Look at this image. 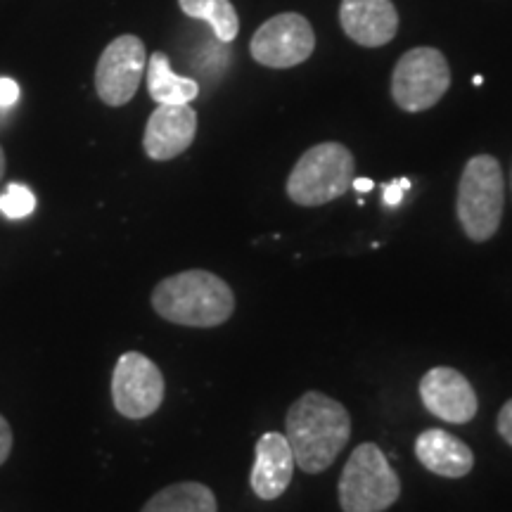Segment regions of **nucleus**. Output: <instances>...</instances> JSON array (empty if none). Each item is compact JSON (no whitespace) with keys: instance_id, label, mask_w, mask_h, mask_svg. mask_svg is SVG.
<instances>
[{"instance_id":"aec40b11","label":"nucleus","mask_w":512,"mask_h":512,"mask_svg":"<svg viewBox=\"0 0 512 512\" xmlns=\"http://www.w3.org/2000/svg\"><path fill=\"white\" fill-rule=\"evenodd\" d=\"M496 427H498V434H501L505 444L512 446V399L503 403L501 413H498Z\"/></svg>"},{"instance_id":"412c9836","label":"nucleus","mask_w":512,"mask_h":512,"mask_svg":"<svg viewBox=\"0 0 512 512\" xmlns=\"http://www.w3.org/2000/svg\"><path fill=\"white\" fill-rule=\"evenodd\" d=\"M12 444H15V437H12L10 422L0 415V465H5V460L10 458Z\"/></svg>"},{"instance_id":"9d476101","label":"nucleus","mask_w":512,"mask_h":512,"mask_svg":"<svg viewBox=\"0 0 512 512\" xmlns=\"http://www.w3.org/2000/svg\"><path fill=\"white\" fill-rule=\"evenodd\" d=\"M420 399L434 418L467 425L475 420L479 401L470 380L456 368L437 366L427 370L420 380Z\"/></svg>"},{"instance_id":"f3484780","label":"nucleus","mask_w":512,"mask_h":512,"mask_svg":"<svg viewBox=\"0 0 512 512\" xmlns=\"http://www.w3.org/2000/svg\"><path fill=\"white\" fill-rule=\"evenodd\" d=\"M178 5L190 19L207 22L221 43H230L238 38L240 19L230 0H178Z\"/></svg>"},{"instance_id":"4be33fe9","label":"nucleus","mask_w":512,"mask_h":512,"mask_svg":"<svg viewBox=\"0 0 512 512\" xmlns=\"http://www.w3.org/2000/svg\"><path fill=\"white\" fill-rule=\"evenodd\" d=\"M19 100V83L0 76V107H12Z\"/></svg>"},{"instance_id":"dca6fc26","label":"nucleus","mask_w":512,"mask_h":512,"mask_svg":"<svg viewBox=\"0 0 512 512\" xmlns=\"http://www.w3.org/2000/svg\"><path fill=\"white\" fill-rule=\"evenodd\" d=\"M140 512H219V503L207 484L176 482L157 491Z\"/></svg>"},{"instance_id":"a211bd4d","label":"nucleus","mask_w":512,"mask_h":512,"mask_svg":"<svg viewBox=\"0 0 512 512\" xmlns=\"http://www.w3.org/2000/svg\"><path fill=\"white\" fill-rule=\"evenodd\" d=\"M36 209V197L27 185L10 183L0 195V211H3L8 219H24L31 211Z\"/></svg>"},{"instance_id":"20e7f679","label":"nucleus","mask_w":512,"mask_h":512,"mask_svg":"<svg viewBox=\"0 0 512 512\" xmlns=\"http://www.w3.org/2000/svg\"><path fill=\"white\" fill-rule=\"evenodd\" d=\"M356 176V159L342 143H320L306 150L287 178V195L299 207H323L347 195Z\"/></svg>"},{"instance_id":"6ab92c4d","label":"nucleus","mask_w":512,"mask_h":512,"mask_svg":"<svg viewBox=\"0 0 512 512\" xmlns=\"http://www.w3.org/2000/svg\"><path fill=\"white\" fill-rule=\"evenodd\" d=\"M408 188H411V181H408V178H396V181L384 185L382 202L387 204V207L396 209L403 202V195H406Z\"/></svg>"},{"instance_id":"f257e3e1","label":"nucleus","mask_w":512,"mask_h":512,"mask_svg":"<svg viewBox=\"0 0 512 512\" xmlns=\"http://www.w3.org/2000/svg\"><path fill=\"white\" fill-rule=\"evenodd\" d=\"M287 441L306 475H318L335 463L351 437V418L328 394L306 392L287 411Z\"/></svg>"},{"instance_id":"39448f33","label":"nucleus","mask_w":512,"mask_h":512,"mask_svg":"<svg viewBox=\"0 0 512 512\" xmlns=\"http://www.w3.org/2000/svg\"><path fill=\"white\" fill-rule=\"evenodd\" d=\"M342 512H384L399 501L401 479L377 444L354 448L339 477Z\"/></svg>"},{"instance_id":"5701e85b","label":"nucleus","mask_w":512,"mask_h":512,"mask_svg":"<svg viewBox=\"0 0 512 512\" xmlns=\"http://www.w3.org/2000/svg\"><path fill=\"white\" fill-rule=\"evenodd\" d=\"M351 188L354 190H358V192H368V190H373V181H363V178H354V183H351Z\"/></svg>"},{"instance_id":"423d86ee","label":"nucleus","mask_w":512,"mask_h":512,"mask_svg":"<svg viewBox=\"0 0 512 512\" xmlns=\"http://www.w3.org/2000/svg\"><path fill=\"white\" fill-rule=\"evenodd\" d=\"M451 88V67L437 48H413L396 62L392 98L403 112L432 110Z\"/></svg>"},{"instance_id":"4468645a","label":"nucleus","mask_w":512,"mask_h":512,"mask_svg":"<svg viewBox=\"0 0 512 512\" xmlns=\"http://www.w3.org/2000/svg\"><path fill=\"white\" fill-rule=\"evenodd\" d=\"M415 458L432 475L444 479H460L475 467L472 448L444 430H427L415 439Z\"/></svg>"},{"instance_id":"1a4fd4ad","label":"nucleus","mask_w":512,"mask_h":512,"mask_svg":"<svg viewBox=\"0 0 512 512\" xmlns=\"http://www.w3.org/2000/svg\"><path fill=\"white\" fill-rule=\"evenodd\" d=\"M145 69V43L133 34L114 38L95 67V93L107 107H124L138 93Z\"/></svg>"},{"instance_id":"7ed1b4c3","label":"nucleus","mask_w":512,"mask_h":512,"mask_svg":"<svg viewBox=\"0 0 512 512\" xmlns=\"http://www.w3.org/2000/svg\"><path fill=\"white\" fill-rule=\"evenodd\" d=\"M505 209L503 169L496 157L475 155L465 164L458 183L456 214L472 242H486L498 233Z\"/></svg>"},{"instance_id":"ddd939ff","label":"nucleus","mask_w":512,"mask_h":512,"mask_svg":"<svg viewBox=\"0 0 512 512\" xmlns=\"http://www.w3.org/2000/svg\"><path fill=\"white\" fill-rule=\"evenodd\" d=\"M254 467L249 475V484L256 498L275 501L287 491L294 475V453L285 434L266 432L256 441Z\"/></svg>"},{"instance_id":"2eb2a0df","label":"nucleus","mask_w":512,"mask_h":512,"mask_svg":"<svg viewBox=\"0 0 512 512\" xmlns=\"http://www.w3.org/2000/svg\"><path fill=\"white\" fill-rule=\"evenodd\" d=\"M147 91L157 105H190L200 95V86L195 79L178 76L171 69L169 57L162 50L147 57Z\"/></svg>"},{"instance_id":"6e6552de","label":"nucleus","mask_w":512,"mask_h":512,"mask_svg":"<svg viewBox=\"0 0 512 512\" xmlns=\"http://www.w3.org/2000/svg\"><path fill=\"white\" fill-rule=\"evenodd\" d=\"M316 50V34L311 22L297 12H283L266 19L254 31L249 53L261 67L290 69L309 60Z\"/></svg>"},{"instance_id":"0eeeda50","label":"nucleus","mask_w":512,"mask_h":512,"mask_svg":"<svg viewBox=\"0 0 512 512\" xmlns=\"http://www.w3.org/2000/svg\"><path fill=\"white\" fill-rule=\"evenodd\" d=\"M166 384L162 370L140 351L119 356L112 373V403L128 420H145L164 403Z\"/></svg>"},{"instance_id":"f8f14e48","label":"nucleus","mask_w":512,"mask_h":512,"mask_svg":"<svg viewBox=\"0 0 512 512\" xmlns=\"http://www.w3.org/2000/svg\"><path fill=\"white\" fill-rule=\"evenodd\" d=\"M339 24L358 46L380 48L399 31V12L392 0H342Z\"/></svg>"},{"instance_id":"393cba45","label":"nucleus","mask_w":512,"mask_h":512,"mask_svg":"<svg viewBox=\"0 0 512 512\" xmlns=\"http://www.w3.org/2000/svg\"><path fill=\"white\" fill-rule=\"evenodd\" d=\"M510 188H512V176H510Z\"/></svg>"},{"instance_id":"b1692460","label":"nucleus","mask_w":512,"mask_h":512,"mask_svg":"<svg viewBox=\"0 0 512 512\" xmlns=\"http://www.w3.org/2000/svg\"><path fill=\"white\" fill-rule=\"evenodd\" d=\"M5 176V152H3V147H0V178Z\"/></svg>"},{"instance_id":"f03ea898","label":"nucleus","mask_w":512,"mask_h":512,"mask_svg":"<svg viewBox=\"0 0 512 512\" xmlns=\"http://www.w3.org/2000/svg\"><path fill=\"white\" fill-rule=\"evenodd\" d=\"M150 302L159 318L183 328H219L235 311V294L230 285L202 268L164 278L152 290Z\"/></svg>"},{"instance_id":"9b49d317","label":"nucleus","mask_w":512,"mask_h":512,"mask_svg":"<svg viewBox=\"0 0 512 512\" xmlns=\"http://www.w3.org/2000/svg\"><path fill=\"white\" fill-rule=\"evenodd\" d=\"M197 136V112L190 105H157L145 126V155L155 162L181 157Z\"/></svg>"}]
</instances>
